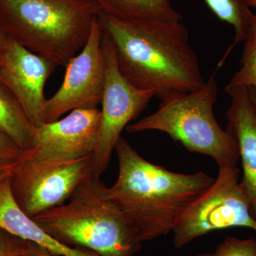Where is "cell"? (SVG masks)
Returning a JSON list of instances; mask_svg holds the SVG:
<instances>
[{
    "label": "cell",
    "mask_w": 256,
    "mask_h": 256,
    "mask_svg": "<svg viewBox=\"0 0 256 256\" xmlns=\"http://www.w3.org/2000/svg\"><path fill=\"white\" fill-rule=\"evenodd\" d=\"M98 21L114 44L120 72L134 86L163 100L204 84L181 21H128L102 12Z\"/></svg>",
    "instance_id": "cell-1"
},
{
    "label": "cell",
    "mask_w": 256,
    "mask_h": 256,
    "mask_svg": "<svg viewBox=\"0 0 256 256\" xmlns=\"http://www.w3.org/2000/svg\"><path fill=\"white\" fill-rule=\"evenodd\" d=\"M114 150L118 174L108 194L137 229L142 242L172 232L188 206L215 180L204 172H174L150 162L122 136Z\"/></svg>",
    "instance_id": "cell-2"
},
{
    "label": "cell",
    "mask_w": 256,
    "mask_h": 256,
    "mask_svg": "<svg viewBox=\"0 0 256 256\" xmlns=\"http://www.w3.org/2000/svg\"><path fill=\"white\" fill-rule=\"evenodd\" d=\"M68 201L32 218L66 245L99 256H134L140 252L143 242L137 229L110 200L100 178L82 184Z\"/></svg>",
    "instance_id": "cell-3"
},
{
    "label": "cell",
    "mask_w": 256,
    "mask_h": 256,
    "mask_svg": "<svg viewBox=\"0 0 256 256\" xmlns=\"http://www.w3.org/2000/svg\"><path fill=\"white\" fill-rule=\"evenodd\" d=\"M100 12L94 0H0V28L34 53L66 66L85 46Z\"/></svg>",
    "instance_id": "cell-4"
},
{
    "label": "cell",
    "mask_w": 256,
    "mask_h": 256,
    "mask_svg": "<svg viewBox=\"0 0 256 256\" xmlns=\"http://www.w3.org/2000/svg\"><path fill=\"white\" fill-rule=\"evenodd\" d=\"M218 92L214 73L198 88L161 100L158 110L126 130L164 132L190 152L210 156L218 168L237 166L238 142L230 131L222 129L214 112Z\"/></svg>",
    "instance_id": "cell-5"
},
{
    "label": "cell",
    "mask_w": 256,
    "mask_h": 256,
    "mask_svg": "<svg viewBox=\"0 0 256 256\" xmlns=\"http://www.w3.org/2000/svg\"><path fill=\"white\" fill-rule=\"evenodd\" d=\"M237 166L218 168L214 182L188 206L173 229V244L182 248L216 230L246 228L256 232V220Z\"/></svg>",
    "instance_id": "cell-6"
},
{
    "label": "cell",
    "mask_w": 256,
    "mask_h": 256,
    "mask_svg": "<svg viewBox=\"0 0 256 256\" xmlns=\"http://www.w3.org/2000/svg\"><path fill=\"white\" fill-rule=\"evenodd\" d=\"M92 156L80 159H48L25 151L10 176L20 208L33 217L64 204L82 184L92 178Z\"/></svg>",
    "instance_id": "cell-7"
},
{
    "label": "cell",
    "mask_w": 256,
    "mask_h": 256,
    "mask_svg": "<svg viewBox=\"0 0 256 256\" xmlns=\"http://www.w3.org/2000/svg\"><path fill=\"white\" fill-rule=\"evenodd\" d=\"M102 50L105 62L100 129L92 154L94 178H100L108 166L121 133L146 108L154 95L151 90L134 86L120 72L116 50L110 38L102 33Z\"/></svg>",
    "instance_id": "cell-8"
},
{
    "label": "cell",
    "mask_w": 256,
    "mask_h": 256,
    "mask_svg": "<svg viewBox=\"0 0 256 256\" xmlns=\"http://www.w3.org/2000/svg\"><path fill=\"white\" fill-rule=\"evenodd\" d=\"M102 38V32L97 18L85 46L66 66L60 89L47 99L45 122L57 120L76 109L97 108L101 104L105 82Z\"/></svg>",
    "instance_id": "cell-9"
},
{
    "label": "cell",
    "mask_w": 256,
    "mask_h": 256,
    "mask_svg": "<svg viewBox=\"0 0 256 256\" xmlns=\"http://www.w3.org/2000/svg\"><path fill=\"white\" fill-rule=\"evenodd\" d=\"M57 66L6 35L0 56V80L36 128L44 124V88Z\"/></svg>",
    "instance_id": "cell-10"
},
{
    "label": "cell",
    "mask_w": 256,
    "mask_h": 256,
    "mask_svg": "<svg viewBox=\"0 0 256 256\" xmlns=\"http://www.w3.org/2000/svg\"><path fill=\"white\" fill-rule=\"evenodd\" d=\"M101 112L76 109L63 118L36 128L33 154L48 159L70 160L94 154L98 139Z\"/></svg>",
    "instance_id": "cell-11"
},
{
    "label": "cell",
    "mask_w": 256,
    "mask_h": 256,
    "mask_svg": "<svg viewBox=\"0 0 256 256\" xmlns=\"http://www.w3.org/2000/svg\"><path fill=\"white\" fill-rule=\"evenodd\" d=\"M225 90L230 98L226 111L227 130L238 142L242 164L240 182L256 220V104L248 88L228 84Z\"/></svg>",
    "instance_id": "cell-12"
},
{
    "label": "cell",
    "mask_w": 256,
    "mask_h": 256,
    "mask_svg": "<svg viewBox=\"0 0 256 256\" xmlns=\"http://www.w3.org/2000/svg\"><path fill=\"white\" fill-rule=\"evenodd\" d=\"M0 228L45 249L54 256H99L87 249L68 246L45 232L15 202L10 176L0 183Z\"/></svg>",
    "instance_id": "cell-13"
},
{
    "label": "cell",
    "mask_w": 256,
    "mask_h": 256,
    "mask_svg": "<svg viewBox=\"0 0 256 256\" xmlns=\"http://www.w3.org/2000/svg\"><path fill=\"white\" fill-rule=\"evenodd\" d=\"M104 14L128 21H181L170 0H94Z\"/></svg>",
    "instance_id": "cell-14"
},
{
    "label": "cell",
    "mask_w": 256,
    "mask_h": 256,
    "mask_svg": "<svg viewBox=\"0 0 256 256\" xmlns=\"http://www.w3.org/2000/svg\"><path fill=\"white\" fill-rule=\"evenodd\" d=\"M36 130L16 98L0 80V133L28 151L33 149Z\"/></svg>",
    "instance_id": "cell-15"
},
{
    "label": "cell",
    "mask_w": 256,
    "mask_h": 256,
    "mask_svg": "<svg viewBox=\"0 0 256 256\" xmlns=\"http://www.w3.org/2000/svg\"><path fill=\"white\" fill-rule=\"evenodd\" d=\"M208 9L220 21L228 23L234 30V42L220 60L223 65L227 56L238 44L245 41L254 13L248 4V0H204Z\"/></svg>",
    "instance_id": "cell-16"
},
{
    "label": "cell",
    "mask_w": 256,
    "mask_h": 256,
    "mask_svg": "<svg viewBox=\"0 0 256 256\" xmlns=\"http://www.w3.org/2000/svg\"><path fill=\"white\" fill-rule=\"evenodd\" d=\"M244 42L240 68L234 74L228 84L256 88V12Z\"/></svg>",
    "instance_id": "cell-17"
},
{
    "label": "cell",
    "mask_w": 256,
    "mask_h": 256,
    "mask_svg": "<svg viewBox=\"0 0 256 256\" xmlns=\"http://www.w3.org/2000/svg\"><path fill=\"white\" fill-rule=\"evenodd\" d=\"M214 254L215 256H256V238L226 237Z\"/></svg>",
    "instance_id": "cell-18"
},
{
    "label": "cell",
    "mask_w": 256,
    "mask_h": 256,
    "mask_svg": "<svg viewBox=\"0 0 256 256\" xmlns=\"http://www.w3.org/2000/svg\"><path fill=\"white\" fill-rule=\"evenodd\" d=\"M33 242L0 228V256H28Z\"/></svg>",
    "instance_id": "cell-19"
},
{
    "label": "cell",
    "mask_w": 256,
    "mask_h": 256,
    "mask_svg": "<svg viewBox=\"0 0 256 256\" xmlns=\"http://www.w3.org/2000/svg\"><path fill=\"white\" fill-rule=\"evenodd\" d=\"M24 152L9 138L0 133V164L16 162L21 159Z\"/></svg>",
    "instance_id": "cell-20"
},
{
    "label": "cell",
    "mask_w": 256,
    "mask_h": 256,
    "mask_svg": "<svg viewBox=\"0 0 256 256\" xmlns=\"http://www.w3.org/2000/svg\"><path fill=\"white\" fill-rule=\"evenodd\" d=\"M16 162L11 163V164H0V183L12 174L15 166L18 164V162Z\"/></svg>",
    "instance_id": "cell-21"
},
{
    "label": "cell",
    "mask_w": 256,
    "mask_h": 256,
    "mask_svg": "<svg viewBox=\"0 0 256 256\" xmlns=\"http://www.w3.org/2000/svg\"><path fill=\"white\" fill-rule=\"evenodd\" d=\"M28 256H54L42 248L34 244L31 252Z\"/></svg>",
    "instance_id": "cell-22"
},
{
    "label": "cell",
    "mask_w": 256,
    "mask_h": 256,
    "mask_svg": "<svg viewBox=\"0 0 256 256\" xmlns=\"http://www.w3.org/2000/svg\"><path fill=\"white\" fill-rule=\"evenodd\" d=\"M6 34L0 28V56H1L2 52L3 47H4L5 40H6Z\"/></svg>",
    "instance_id": "cell-23"
},
{
    "label": "cell",
    "mask_w": 256,
    "mask_h": 256,
    "mask_svg": "<svg viewBox=\"0 0 256 256\" xmlns=\"http://www.w3.org/2000/svg\"><path fill=\"white\" fill-rule=\"evenodd\" d=\"M248 90L252 100L256 104V88H248Z\"/></svg>",
    "instance_id": "cell-24"
},
{
    "label": "cell",
    "mask_w": 256,
    "mask_h": 256,
    "mask_svg": "<svg viewBox=\"0 0 256 256\" xmlns=\"http://www.w3.org/2000/svg\"><path fill=\"white\" fill-rule=\"evenodd\" d=\"M248 4L250 8H254L256 10V0H248Z\"/></svg>",
    "instance_id": "cell-25"
},
{
    "label": "cell",
    "mask_w": 256,
    "mask_h": 256,
    "mask_svg": "<svg viewBox=\"0 0 256 256\" xmlns=\"http://www.w3.org/2000/svg\"><path fill=\"white\" fill-rule=\"evenodd\" d=\"M193 256H215L214 252H201V254H196V255Z\"/></svg>",
    "instance_id": "cell-26"
}]
</instances>
